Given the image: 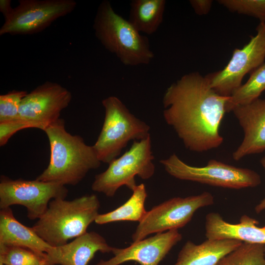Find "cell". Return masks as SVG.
I'll return each mask as SVG.
<instances>
[{"instance_id": "obj_28", "label": "cell", "mask_w": 265, "mask_h": 265, "mask_svg": "<svg viewBox=\"0 0 265 265\" xmlns=\"http://www.w3.org/2000/svg\"><path fill=\"white\" fill-rule=\"evenodd\" d=\"M10 0H0V11L3 15L4 19L7 18L12 13L13 8L11 7Z\"/></svg>"}, {"instance_id": "obj_9", "label": "cell", "mask_w": 265, "mask_h": 265, "mask_svg": "<svg viewBox=\"0 0 265 265\" xmlns=\"http://www.w3.org/2000/svg\"><path fill=\"white\" fill-rule=\"evenodd\" d=\"M68 190L65 186L37 180H13L1 176L0 209L19 205L27 209L30 220L38 219L46 211L50 202L54 199H65Z\"/></svg>"}, {"instance_id": "obj_10", "label": "cell", "mask_w": 265, "mask_h": 265, "mask_svg": "<svg viewBox=\"0 0 265 265\" xmlns=\"http://www.w3.org/2000/svg\"><path fill=\"white\" fill-rule=\"evenodd\" d=\"M256 31L243 47L234 50L223 69L206 76L212 88L220 95L231 96L242 85L245 75L265 62V23H260Z\"/></svg>"}, {"instance_id": "obj_16", "label": "cell", "mask_w": 265, "mask_h": 265, "mask_svg": "<svg viewBox=\"0 0 265 265\" xmlns=\"http://www.w3.org/2000/svg\"><path fill=\"white\" fill-rule=\"evenodd\" d=\"M258 222L243 215L238 223L225 221L216 212H211L206 217L205 235L210 239H235L250 243L265 244V231L257 226Z\"/></svg>"}, {"instance_id": "obj_1", "label": "cell", "mask_w": 265, "mask_h": 265, "mask_svg": "<svg viewBox=\"0 0 265 265\" xmlns=\"http://www.w3.org/2000/svg\"><path fill=\"white\" fill-rule=\"evenodd\" d=\"M230 97L217 93L206 76L189 73L166 89L163 118L186 149L207 152L223 143L219 128Z\"/></svg>"}, {"instance_id": "obj_30", "label": "cell", "mask_w": 265, "mask_h": 265, "mask_svg": "<svg viewBox=\"0 0 265 265\" xmlns=\"http://www.w3.org/2000/svg\"><path fill=\"white\" fill-rule=\"evenodd\" d=\"M263 229L265 231V226L262 227Z\"/></svg>"}, {"instance_id": "obj_25", "label": "cell", "mask_w": 265, "mask_h": 265, "mask_svg": "<svg viewBox=\"0 0 265 265\" xmlns=\"http://www.w3.org/2000/svg\"><path fill=\"white\" fill-rule=\"evenodd\" d=\"M26 91L13 90L0 95V123L19 119V110Z\"/></svg>"}, {"instance_id": "obj_2", "label": "cell", "mask_w": 265, "mask_h": 265, "mask_svg": "<svg viewBox=\"0 0 265 265\" xmlns=\"http://www.w3.org/2000/svg\"><path fill=\"white\" fill-rule=\"evenodd\" d=\"M44 132L50 143V160L37 180L75 186L89 171L100 166L93 146L86 144L80 136L68 132L63 119L59 118Z\"/></svg>"}, {"instance_id": "obj_6", "label": "cell", "mask_w": 265, "mask_h": 265, "mask_svg": "<svg viewBox=\"0 0 265 265\" xmlns=\"http://www.w3.org/2000/svg\"><path fill=\"white\" fill-rule=\"evenodd\" d=\"M154 159L150 135L133 141L128 150L110 162L105 171L95 176L91 188L109 197L123 186L132 191L137 186L135 176L148 180L154 175Z\"/></svg>"}, {"instance_id": "obj_31", "label": "cell", "mask_w": 265, "mask_h": 265, "mask_svg": "<svg viewBox=\"0 0 265 265\" xmlns=\"http://www.w3.org/2000/svg\"><path fill=\"white\" fill-rule=\"evenodd\" d=\"M0 265H3V264H0Z\"/></svg>"}, {"instance_id": "obj_3", "label": "cell", "mask_w": 265, "mask_h": 265, "mask_svg": "<svg viewBox=\"0 0 265 265\" xmlns=\"http://www.w3.org/2000/svg\"><path fill=\"white\" fill-rule=\"evenodd\" d=\"M100 201L94 194L72 200H52L44 214L32 228L52 246L65 244L87 232L99 215Z\"/></svg>"}, {"instance_id": "obj_8", "label": "cell", "mask_w": 265, "mask_h": 265, "mask_svg": "<svg viewBox=\"0 0 265 265\" xmlns=\"http://www.w3.org/2000/svg\"><path fill=\"white\" fill-rule=\"evenodd\" d=\"M212 194L207 191L186 197H174L147 211L132 236L133 242L147 236L178 230L184 227L199 209L213 204Z\"/></svg>"}, {"instance_id": "obj_5", "label": "cell", "mask_w": 265, "mask_h": 265, "mask_svg": "<svg viewBox=\"0 0 265 265\" xmlns=\"http://www.w3.org/2000/svg\"><path fill=\"white\" fill-rule=\"evenodd\" d=\"M102 103L105 110L104 121L93 146L99 160L109 164L130 141H140L150 136V127L132 114L118 97L109 96Z\"/></svg>"}, {"instance_id": "obj_11", "label": "cell", "mask_w": 265, "mask_h": 265, "mask_svg": "<svg viewBox=\"0 0 265 265\" xmlns=\"http://www.w3.org/2000/svg\"><path fill=\"white\" fill-rule=\"evenodd\" d=\"M74 0H19L0 28V35L32 34L46 29L76 8Z\"/></svg>"}, {"instance_id": "obj_24", "label": "cell", "mask_w": 265, "mask_h": 265, "mask_svg": "<svg viewBox=\"0 0 265 265\" xmlns=\"http://www.w3.org/2000/svg\"><path fill=\"white\" fill-rule=\"evenodd\" d=\"M229 11L253 17L265 23V0H219Z\"/></svg>"}, {"instance_id": "obj_12", "label": "cell", "mask_w": 265, "mask_h": 265, "mask_svg": "<svg viewBox=\"0 0 265 265\" xmlns=\"http://www.w3.org/2000/svg\"><path fill=\"white\" fill-rule=\"evenodd\" d=\"M72 94L61 85L46 81L23 98L19 118L30 123L33 128L43 131L60 118L61 112L69 105Z\"/></svg>"}, {"instance_id": "obj_4", "label": "cell", "mask_w": 265, "mask_h": 265, "mask_svg": "<svg viewBox=\"0 0 265 265\" xmlns=\"http://www.w3.org/2000/svg\"><path fill=\"white\" fill-rule=\"evenodd\" d=\"M93 26L102 45L124 65H147L154 58L147 37L116 13L108 0L100 4Z\"/></svg>"}, {"instance_id": "obj_14", "label": "cell", "mask_w": 265, "mask_h": 265, "mask_svg": "<svg viewBox=\"0 0 265 265\" xmlns=\"http://www.w3.org/2000/svg\"><path fill=\"white\" fill-rule=\"evenodd\" d=\"M243 130L244 137L233 153L238 161L246 156L265 150V99L234 106L232 111Z\"/></svg>"}, {"instance_id": "obj_32", "label": "cell", "mask_w": 265, "mask_h": 265, "mask_svg": "<svg viewBox=\"0 0 265 265\" xmlns=\"http://www.w3.org/2000/svg\"></svg>"}, {"instance_id": "obj_20", "label": "cell", "mask_w": 265, "mask_h": 265, "mask_svg": "<svg viewBox=\"0 0 265 265\" xmlns=\"http://www.w3.org/2000/svg\"><path fill=\"white\" fill-rule=\"evenodd\" d=\"M130 198L122 205L106 213L99 214L95 222L102 225L113 222L130 221L140 222L147 211L145 202L147 197L145 186L137 185Z\"/></svg>"}, {"instance_id": "obj_21", "label": "cell", "mask_w": 265, "mask_h": 265, "mask_svg": "<svg viewBox=\"0 0 265 265\" xmlns=\"http://www.w3.org/2000/svg\"><path fill=\"white\" fill-rule=\"evenodd\" d=\"M265 90V62L250 73L247 81L230 96L226 105L230 112L238 105L247 104L259 98Z\"/></svg>"}, {"instance_id": "obj_13", "label": "cell", "mask_w": 265, "mask_h": 265, "mask_svg": "<svg viewBox=\"0 0 265 265\" xmlns=\"http://www.w3.org/2000/svg\"><path fill=\"white\" fill-rule=\"evenodd\" d=\"M182 238L178 230L157 233L124 248L113 247L111 253L114 256L107 261L101 260L96 265H120L129 261L139 265H158Z\"/></svg>"}, {"instance_id": "obj_22", "label": "cell", "mask_w": 265, "mask_h": 265, "mask_svg": "<svg viewBox=\"0 0 265 265\" xmlns=\"http://www.w3.org/2000/svg\"><path fill=\"white\" fill-rule=\"evenodd\" d=\"M215 265H265V244L242 242Z\"/></svg>"}, {"instance_id": "obj_19", "label": "cell", "mask_w": 265, "mask_h": 265, "mask_svg": "<svg viewBox=\"0 0 265 265\" xmlns=\"http://www.w3.org/2000/svg\"><path fill=\"white\" fill-rule=\"evenodd\" d=\"M165 4V0H132L128 21L140 33L153 34L162 22Z\"/></svg>"}, {"instance_id": "obj_18", "label": "cell", "mask_w": 265, "mask_h": 265, "mask_svg": "<svg viewBox=\"0 0 265 265\" xmlns=\"http://www.w3.org/2000/svg\"><path fill=\"white\" fill-rule=\"evenodd\" d=\"M0 245L26 247L41 254L47 253L52 247L42 239L32 227L20 222L10 207L0 211Z\"/></svg>"}, {"instance_id": "obj_7", "label": "cell", "mask_w": 265, "mask_h": 265, "mask_svg": "<svg viewBox=\"0 0 265 265\" xmlns=\"http://www.w3.org/2000/svg\"><path fill=\"white\" fill-rule=\"evenodd\" d=\"M159 162L167 173L181 180L233 189L254 187L261 183L260 176L255 171L234 166L216 159H210L203 167L193 166L173 154Z\"/></svg>"}, {"instance_id": "obj_17", "label": "cell", "mask_w": 265, "mask_h": 265, "mask_svg": "<svg viewBox=\"0 0 265 265\" xmlns=\"http://www.w3.org/2000/svg\"><path fill=\"white\" fill-rule=\"evenodd\" d=\"M242 243L235 239H207L196 244L188 240L181 249L174 265H215Z\"/></svg>"}, {"instance_id": "obj_15", "label": "cell", "mask_w": 265, "mask_h": 265, "mask_svg": "<svg viewBox=\"0 0 265 265\" xmlns=\"http://www.w3.org/2000/svg\"><path fill=\"white\" fill-rule=\"evenodd\" d=\"M113 247L94 232H87L70 242L52 246L46 253L48 265H87L97 252H111Z\"/></svg>"}, {"instance_id": "obj_23", "label": "cell", "mask_w": 265, "mask_h": 265, "mask_svg": "<svg viewBox=\"0 0 265 265\" xmlns=\"http://www.w3.org/2000/svg\"><path fill=\"white\" fill-rule=\"evenodd\" d=\"M0 264L6 265H48L46 253L17 246L0 245Z\"/></svg>"}, {"instance_id": "obj_27", "label": "cell", "mask_w": 265, "mask_h": 265, "mask_svg": "<svg viewBox=\"0 0 265 265\" xmlns=\"http://www.w3.org/2000/svg\"><path fill=\"white\" fill-rule=\"evenodd\" d=\"M189 2L196 14L204 15L209 13L213 2L211 0H190Z\"/></svg>"}, {"instance_id": "obj_26", "label": "cell", "mask_w": 265, "mask_h": 265, "mask_svg": "<svg viewBox=\"0 0 265 265\" xmlns=\"http://www.w3.org/2000/svg\"><path fill=\"white\" fill-rule=\"evenodd\" d=\"M33 128L28 122L22 119L0 123V146H3L18 131L27 128Z\"/></svg>"}, {"instance_id": "obj_29", "label": "cell", "mask_w": 265, "mask_h": 265, "mask_svg": "<svg viewBox=\"0 0 265 265\" xmlns=\"http://www.w3.org/2000/svg\"><path fill=\"white\" fill-rule=\"evenodd\" d=\"M260 163L265 171V157H263L260 160ZM265 210V197L255 207V210L257 213H260Z\"/></svg>"}]
</instances>
